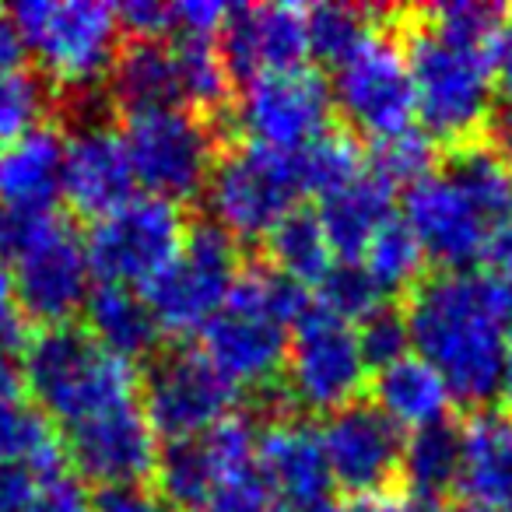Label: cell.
Wrapping results in <instances>:
<instances>
[{
  "label": "cell",
  "mask_w": 512,
  "mask_h": 512,
  "mask_svg": "<svg viewBox=\"0 0 512 512\" xmlns=\"http://www.w3.org/2000/svg\"><path fill=\"white\" fill-rule=\"evenodd\" d=\"M407 341L446 383L453 404L484 411L498 393L505 365V330L470 271H432L407 292Z\"/></svg>",
  "instance_id": "cell-1"
},
{
  "label": "cell",
  "mask_w": 512,
  "mask_h": 512,
  "mask_svg": "<svg viewBox=\"0 0 512 512\" xmlns=\"http://www.w3.org/2000/svg\"><path fill=\"white\" fill-rule=\"evenodd\" d=\"M397 29L421 130L439 144V151L488 137L495 60L446 39L421 8L404 11Z\"/></svg>",
  "instance_id": "cell-2"
},
{
  "label": "cell",
  "mask_w": 512,
  "mask_h": 512,
  "mask_svg": "<svg viewBox=\"0 0 512 512\" xmlns=\"http://www.w3.org/2000/svg\"><path fill=\"white\" fill-rule=\"evenodd\" d=\"M309 306L306 288L274 267L239 271L221 313L204 327V358L235 386H271L285 372L288 334Z\"/></svg>",
  "instance_id": "cell-3"
},
{
  "label": "cell",
  "mask_w": 512,
  "mask_h": 512,
  "mask_svg": "<svg viewBox=\"0 0 512 512\" xmlns=\"http://www.w3.org/2000/svg\"><path fill=\"white\" fill-rule=\"evenodd\" d=\"M22 376L29 400L64 432L95 421L123 404H134L141 379L137 369L102 344L88 330L43 327L22 355Z\"/></svg>",
  "instance_id": "cell-4"
},
{
  "label": "cell",
  "mask_w": 512,
  "mask_h": 512,
  "mask_svg": "<svg viewBox=\"0 0 512 512\" xmlns=\"http://www.w3.org/2000/svg\"><path fill=\"white\" fill-rule=\"evenodd\" d=\"M22 53L60 88L85 92L109 78L120 57L116 8L95 0H25L11 8Z\"/></svg>",
  "instance_id": "cell-5"
},
{
  "label": "cell",
  "mask_w": 512,
  "mask_h": 512,
  "mask_svg": "<svg viewBox=\"0 0 512 512\" xmlns=\"http://www.w3.org/2000/svg\"><path fill=\"white\" fill-rule=\"evenodd\" d=\"M120 137L134 169V183L169 204L197 197L218 162V137L207 116L193 109L165 106L127 113Z\"/></svg>",
  "instance_id": "cell-6"
},
{
  "label": "cell",
  "mask_w": 512,
  "mask_h": 512,
  "mask_svg": "<svg viewBox=\"0 0 512 512\" xmlns=\"http://www.w3.org/2000/svg\"><path fill=\"white\" fill-rule=\"evenodd\" d=\"M207 211L211 225L228 239H267L288 214L299 207V169L295 155L239 144L218 155L207 179Z\"/></svg>",
  "instance_id": "cell-7"
},
{
  "label": "cell",
  "mask_w": 512,
  "mask_h": 512,
  "mask_svg": "<svg viewBox=\"0 0 512 512\" xmlns=\"http://www.w3.org/2000/svg\"><path fill=\"white\" fill-rule=\"evenodd\" d=\"M369 372L355 323L320 302H309L288 334L285 386L292 400L320 414L344 411L358 404L369 386Z\"/></svg>",
  "instance_id": "cell-8"
},
{
  "label": "cell",
  "mask_w": 512,
  "mask_h": 512,
  "mask_svg": "<svg viewBox=\"0 0 512 512\" xmlns=\"http://www.w3.org/2000/svg\"><path fill=\"white\" fill-rule=\"evenodd\" d=\"M337 113L355 134L372 144L414 127V85L407 71L404 43L393 29L376 25L341 64L330 85Z\"/></svg>",
  "instance_id": "cell-9"
},
{
  "label": "cell",
  "mask_w": 512,
  "mask_h": 512,
  "mask_svg": "<svg viewBox=\"0 0 512 512\" xmlns=\"http://www.w3.org/2000/svg\"><path fill=\"white\" fill-rule=\"evenodd\" d=\"M239 271L235 239L214 225H193L172 264L144 288V302L158 330L172 337L204 334L232 295Z\"/></svg>",
  "instance_id": "cell-10"
},
{
  "label": "cell",
  "mask_w": 512,
  "mask_h": 512,
  "mask_svg": "<svg viewBox=\"0 0 512 512\" xmlns=\"http://www.w3.org/2000/svg\"><path fill=\"white\" fill-rule=\"evenodd\" d=\"M186 221L179 204H169L151 193H134L127 204L95 218L92 232L85 235L88 264L99 274L102 285L148 288L186 239Z\"/></svg>",
  "instance_id": "cell-11"
},
{
  "label": "cell",
  "mask_w": 512,
  "mask_h": 512,
  "mask_svg": "<svg viewBox=\"0 0 512 512\" xmlns=\"http://www.w3.org/2000/svg\"><path fill=\"white\" fill-rule=\"evenodd\" d=\"M330 113V85L306 64L256 74L242 85L235 102V123L246 134V144L278 155H299L316 137L327 134Z\"/></svg>",
  "instance_id": "cell-12"
},
{
  "label": "cell",
  "mask_w": 512,
  "mask_h": 512,
  "mask_svg": "<svg viewBox=\"0 0 512 512\" xmlns=\"http://www.w3.org/2000/svg\"><path fill=\"white\" fill-rule=\"evenodd\" d=\"M235 386L204 358V351H172L151 365L141 407L158 439L183 442L232 418Z\"/></svg>",
  "instance_id": "cell-13"
},
{
  "label": "cell",
  "mask_w": 512,
  "mask_h": 512,
  "mask_svg": "<svg viewBox=\"0 0 512 512\" xmlns=\"http://www.w3.org/2000/svg\"><path fill=\"white\" fill-rule=\"evenodd\" d=\"M330 481L351 498L393 491L404 470V432L376 404H351L327 414L320 428Z\"/></svg>",
  "instance_id": "cell-14"
},
{
  "label": "cell",
  "mask_w": 512,
  "mask_h": 512,
  "mask_svg": "<svg viewBox=\"0 0 512 512\" xmlns=\"http://www.w3.org/2000/svg\"><path fill=\"white\" fill-rule=\"evenodd\" d=\"M256 428L246 418H225L197 439L169 442L158 453L155 474L172 509L200 512L235 474L256 467Z\"/></svg>",
  "instance_id": "cell-15"
},
{
  "label": "cell",
  "mask_w": 512,
  "mask_h": 512,
  "mask_svg": "<svg viewBox=\"0 0 512 512\" xmlns=\"http://www.w3.org/2000/svg\"><path fill=\"white\" fill-rule=\"evenodd\" d=\"M404 225L411 228L435 271H467L470 264L481 260L484 242H488V221L442 169L407 186Z\"/></svg>",
  "instance_id": "cell-16"
},
{
  "label": "cell",
  "mask_w": 512,
  "mask_h": 512,
  "mask_svg": "<svg viewBox=\"0 0 512 512\" xmlns=\"http://www.w3.org/2000/svg\"><path fill=\"white\" fill-rule=\"evenodd\" d=\"M158 435L144 414L141 400L123 404L95 421L67 432V456L88 481L102 488H137L144 477L155 474Z\"/></svg>",
  "instance_id": "cell-17"
},
{
  "label": "cell",
  "mask_w": 512,
  "mask_h": 512,
  "mask_svg": "<svg viewBox=\"0 0 512 512\" xmlns=\"http://www.w3.org/2000/svg\"><path fill=\"white\" fill-rule=\"evenodd\" d=\"M221 57L242 78L302 67L309 57L306 8L295 4H242L228 11L221 29Z\"/></svg>",
  "instance_id": "cell-18"
},
{
  "label": "cell",
  "mask_w": 512,
  "mask_h": 512,
  "mask_svg": "<svg viewBox=\"0 0 512 512\" xmlns=\"http://www.w3.org/2000/svg\"><path fill=\"white\" fill-rule=\"evenodd\" d=\"M256 470L267 488L292 512H320L330 505V467L323 456L320 428L278 418L256 435Z\"/></svg>",
  "instance_id": "cell-19"
},
{
  "label": "cell",
  "mask_w": 512,
  "mask_h": 512,
  "mask_svg": "<svg viewBox=\"0 0 512 512\" xmlns=\"http://www.w3.org/2000/svg\"><path fill=\"white\" fill-rule=\"evenodd\" d=\"M134 169H130L123 137L106 123H81L64 141V183L60 197L88 218L116 211L134 197Z\"/></svg>",
  "instance_id": "cell-20"
},
{
  "label": "cell",
  "mask_w": 512,
  "mask_h": 512,
  "mask_svg": "<svg viewBox=\"0 0 512 512\" xmlns=\"http://www.w3.org/2000/svg\"><path fill=\"white\" fill-rule=\"evenodd\" d=\"M64 183V137L36 127L18 141L0 144V211L50 214Z\"/></svg>",
  "instance_id": "cell-21"
},
{
  "label": "cell",
  "mask_w": 512,
  "mask_h": 512,
  "mask_svg": "<svg viewBox=\"0 0 512 512\" xmlns=\"http://www.w3.org/2000/svg\"><path fill=\"white\" fill-rule=\"evenodd\" d=\"M463 463H460V498L512 512V418L495 407L470 411L460 425Z\"/></svg>",
  "instance_id": "cell-22"
},
{
  "label": "cell",
  "mask_w": 512,
  "mask_h": 512,
  "mask_svg": "<svg viewBox=\"0 0 512 512\" xmlns=\"http://www.w3.org/2000/svg\"><path fill=\"white\" fill-rule=\"evenodd\" d=\"M316 218H320L337 260L355 264L362 249L372 242V235L393 218V186H386L365 162V172H358L351 183L320 197Z\"/></svg>",
  "instance_id": "cell-23"
},
{
  "label": "cell",
  "mask_w": 512,
  "mask_h": 512,
  "mask_svg": "<svg viewBox=\"0 0 512 512\" xmlns=\"http://www.w3.org/2000/svg\"><path fill=\"white\" fill-rule=\"evenodd\" d=\"M372 397L376 407L393 421V425L404 432H421V428H432L439 421H449L453 411V397H449L442 376L428 362H421L418 355L407 351L404 358L383 365L372 376Z\"/></svg>",
  "instance_id": "cell-24"
},
{
  "label": "cell",
  "mask_w": 512,
  "mask_h": 512,
  "mask_svg": "<svg viewBox=\"0 0 512 512\" xmlns=\"http://www.w3.org/2000/svg\"><path fill=\"white\" fill-rule=\"evenodd\" d=\"M57 463H64L57 432L29 400V393H22L15 369L0 358V467L32 474Z\"/></svg>",
  "instance_id": "cell-25"
},
{
  "label": "cell",
  "mask_w": 512,
  "mask_h": 512,
  "mask_svg": "<svg viewBox=\"0 0 512 512\" xmlns=\"http://www.w3.org/2000/svg\"><path fill=\"white\" fill-rule=\"evenodd\" d=\"M85 320H88V337L130 365L137 358L151 355L158 348V337H162L148 302L134 288H120V285L92 288V295L85 302Z\"/></svg>",
  "instance_id": "cell-26"
},
{
  "label": "cell",
  "mask_w": 512,
  "mask_h": 512,
  "mask_svg": "<svg viewBox=\"0 0 512 512\" xmlns=\"http://www.w3.org/2000/svg\"><path fill=\"white\" fill-rule=\"evenodd\" d=\"M109 88L127 113L179 106V71L169 39H134L116 57Z\"/></svg>",
  "instance_id": "cell-27"
},
{
  "label": "cell",
  "mask_w": 512,
  "mask_h": 512,
  "mask_svg": "<svg viewBox=\"0 0 512 512\" xmlns=\"http://www.w3.org/2000/svg\"><path fill=\"white\" fill-rule=\"evenodd\" d=\"M442 162H446L442 172L460 186L491 232V225L512 211V158H505L488 137H477L470 144L442 151Z\"/></svg>",
  "instance_id": "cell-28"
},
{
  "label": "cell",
  "mask_w": 512,
  "mask_h": 512,
  "mask_svg": "<svg viewBox=\"0 0 512 512\" xmlns=\"http://www.w3.org/2000/svg\"><path fill=\"white\" fill-rule=\"evenodd\" d=\"M460 463H463V435L460 425L439 421L432 428L411 432L404 442V470L400 481L407 484V495L435 502L453 495L460 484Z\"/></svg>",
  "instance_id": "cell-29"
},
{
  "label": "cell",
  "mask_w": 512,
  "mask_h": 512,
  "mask_svg": "<svg viewBox=\"0 0 512 512\" xmlns=\"http://www.w3.org/2000/svg\"><path fill=\"white\" fill-rule=\"evenodd\" d=\"M267 249H271L274 271L295 281L299 288H320V281L334 271V249L327 242V232H323L316 211H306V207H295L267 235Z\"/></svg>",
  "instance_id": "cell-30"
},
{
  "label": "cell",
  "mask_w": 512,
  "mask_h": 512,
  "mask_svg": "<svg viewBox=\"0 0 512 512\" xmlns=\"http://www.w3.org/2000/svg\"><path fill=\"white\" fill-rule=\"evenodd\" d=\"M355 264L376 285V292L383 299H390V295H407L425 278L428 260L421 253L418 239L411 235V228L404 225V218H390L372 235V242L362 249V256H358Z\"/></svg>",
  "instance_id": "cell-31"
},
{
  "label": "cell",
  "mask_w": 512,
  "mask_h": 512,
  "mask_svg": "<svg viewBox=\"0 0 512 512\" xmlns=\"http://www.w3.org/2000/svg\"><path fill=\"white\" fill-rule=\"evenodd\" d=\"M379 15H383V11L355 8V4H316V8H306L309 53L337 67L372 29H376Z\"/></svg>",
  "instance_id": "cell-32"
},
{
  "label": "cell",
  "mask_w": 512,
  "mask_h": 512,
  "mask_svg": "<svg viewBox=\"0 0 512 512\" xmlns=\"http://www.w3.org/2000/svg\"><path fill=\"white\" fill-rule=\"evenodd\" d=\"M295 169H299L302 193L327 197L330 190L351 183L358 172H365V155L348 134L327 130V134L316 137L309 148H302L295 155Z\"/></svg>",
  "instance_id": "cell-33"
},
{
  "label": "cell",
  "mask_w": 512,
  "mask_h": 512,
  "mask_svg": "<svg viewBox=\"0 0 512 512\" xmlns=\"http://www.w3.org/2000/svg\"><path fill=\"white\" fill-rule=\"evenodd\" d=\"M439 144L425 134V130L411 127L397 137L376 141L369 151V169L383 179L386 186H414L418 179L432 176L435 162H439Z\"/></svg>",
  "instance_id": "cell-34"
},
{
  "label": "cell",
  "mask_w": 512,
  "mask_h": 512,
  "mask_svg": "<svg viewBox=\"0 0 512 512\" xmlns=\"http://www.w3.org/2000/svg\"><path fill=\"white\" fill-rule=\"evenodd\" d=\"M46 85L25 67H0V144L43 127Z\"/></svg>",
  "instance_id": "cell-35"
},
{
  "label": "cell",
  "mask_w": 512,
  "mask_h": 512,
  "mask_svg": "<svg viewBox=\"0 0 512 512\" xmlns=\"http://www.w3.org/2000/svg\"><path fill=\"white\" fill-rule=\"evenodd\" d=\"M320 306L344 316V320L358 327V323L369 320L379 306H386V299L376 292V285L365 278L362 267L337 260L334 271L320 281Z\"/></svg>",
  "instance_id": "cell-36"
},
{
  "label": "cell",
  "mask_w": 512,
  "mask_h": 512,
  "mask_svg": "<svg viewBox=\"0 0 512 512\" xmlns=\"http://www.w3.org/2000/svg\"><path fill=\"white\" fill-rule=\"evenodd\" d=\"M15 512H88V498L78 477L64 463H57V467L32 470Z\"/></svg>",
  "instance_id": "cell-37"
},
{
  "label": "cell",
  "mask_w": 512,
  "mask_h": 512,
  "mask_svg": "<svg viewBox=\"0 0 512 512\" xmlns=\"http://www.w3.org/2000/svg\"><path fill=\"white\" fill-rule=\"evenodd\" d=\"M358 341H362L369 369H383V365L404 358L407 348H411V341H407L404 313L393 309V306H379L369 320L358 323Z\"/></svg>",
  "instance_id": "cell-38"
},
{
  "label": "cell",
  "mask_w": 512,
  "mask_h": 512,
  "mask_svg": "<svg viewBox=\"0 0 512 512\" xmlns=\"http://www.w3.org/2000/svg\"><path fill=\"white\" fill-rule=\"evenodd\" d=\"M200 512H292L260 477V470H242L232 481H225L211 495V502Z\"/></svg>",
  "instance_id": "cell-39"
},
{
  "label": "cell",
  "mask_w": 512,
  "mask_h": 512,
  "mask_svg": "<svg viewBox=\"0 0 512 512\" xmlns=\"http://www.w3.org/2000/svg\"><path fill=\"white\" fill-rule=\"evenodd\" d=\"M172 8V39H214L228 22V4L218 0H183Z\"/></svg>",
  "instance_id": "cell-40"
},
{
  "label": "cell",
  "mask_w": 512,
  "mask_h": 512,
  "mask_svg": "<svg viewBox=\"0 0 512 512\" xmlns=\"http://www.w3.org/2000/svg\"><path fill=\"white\" fill-rule=\"evenodd\" d=\"M120 29L134 32L137 39H165L172 36V8L158 0H127L116 8Z\"/></svg>",
  "instance_id": "cell-41"
},
{
  "label": "cell",
  "mask_w": 512,
  "mask_h": 512,
  "mask_svg": "<svg viewBox=\"0 0 512 512\" xmlns=\"http://www.w3.org/2000/svg\"><path fill=\"white\" fill-rule=\"evenodd\" d=\"M88 512H176L162 495H151L141 484L137 488H102L88 502Z\"/></svg>",
  "instance_id": "cell-42"
},
{
  "label": "cell",
  "mask_w": 512,
  "mask_h": 512,
  "mask_svg": "<svg viewBox=\"0 0 512 512\" xmlns=\"http://www.w3.org/2000/svg\"><path fill=\"white\" fill-rule=\"evenodd\" d=\"M320 512H442L435 502H425V498L414 495H397V491H383V495H362L351 498V502L337 505H323Z\"/></svg>",
  "instance_id": "cell-43"
},
{
  "label": "cell",
  "mask_w": 512,
  "mask_h": 512,
  "mask_svg": "<svg viewBox=\"0 0 512 512\" xmlns=\"http://www.w3.org/2000/svg\"><path fill=\"white\" fill-rule=\"evenodd\" d=\"M481 260L488 264V274L512 278V211L505 214L502 221H495V225H491Z\"/></svg>",
  "instance_id": "cell-44"
},
{
  "label": "cell",
  "mask_w": 512,
  "mask_h": 512,
  "mask_svg": "<svg viewBox=\"0 0 512 512\" xmlns=\"http://www.w3.org/2000/svg\"><path fill=\"white\" fill-rule=\"evenodd\" d=\"M22 330V309H18L15 278H11L8 260L0 256V344H11Z\"/></svg>",
  "instance_id": "cell-45"
},
{
  "label": "cell",
  "mask_w": 512,
  "mask_h": 512,
  "mask_svg": "<svg viewBox=\"0 0 512 512\" xmlns=\"http://www.w3.org/2000/svg\"><path fill=\"white\" fill-rule=\"evenodd\" d=\"M29 484V470H11L0 467V512H15Z\"/></svg>",
  "instance_id": "cell-46"
},
{
  "label": "cell",
  "mask_w": 512,
  "mask_h": 512,
  "mask_svg": "<svg viewBox=\"0 0 512 512\" xmlns=\"http://www.w3.org/2000/svg\"><path fill=\"white\" fill-rule=\"evenodd\" d=\"M18 57H22V39H18L15 18L0 8V67H18Z\"/></svg>",
  "instance_id": "cell-47"
},
{
  "label": "cell",
  "mask_w": 512,
  "mask_h": 512,
  "mask_svg": "<svg viewBox=\"0 0 512 512\" xmlns=\"http://www.w3.org/2000/svg\"><path fill=\"white\" fill-rule=\"evenodd\" d=\"M498 400H502L498 411L512 418V341L505 344V365H502V379H498Z\"/></svg>",
  "instance_id": "cell-48"
},
{
  "label": "cell",
  "mask_w": 512,
  "mask_h": 512,
  "mask_svg": "<svg viewBox=\"0 0 512 512\" xmlns=\"http://www.w3.org/2000/svg\"><path fill=\"white\" fill-rule=\"evenodd\" d=\"M442 512H498L491 505H481V502H470V498H456L453 505H446Z\"/></svg>",
  "instance_id": "cell-49"
}]
</instances>
